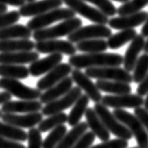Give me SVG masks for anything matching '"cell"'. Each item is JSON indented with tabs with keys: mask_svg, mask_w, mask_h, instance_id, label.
I'll use <instances>...</instances> for the list:
<instances>
[{
	"mask_svg": "<svg viewBox=\"0 0 148 148\" xmlns=\"http://www.w3.org/2000/svg\"><path fill=\"white\" fill-rule=\"evenodd\" d=\"M34 41L29 38H16V40H0V53L11 52H30L35 49Z\"/></svg>",
	"mask_w": 148,
	"mask_h": 148,
	"instance_id": "24",
	"label": "cell"
},
{
	"mask_svg": "<svg viewBox=\"0 0 148 148\" xmlns=\"http://www.w3.org/2000/svg\"><path fill=\"white\" fill-rule=\"evenodd\" d=\"M30 75L28 68L23 65L0 64V76L1 78L22 80L26 79Z\"/></svg>",
	"mask_w": 148,
	"mask_h": 148,
	"instance_id": "29",
	"label": "cell"
},
{
	"mask_svg": "<svg viewBox=\"0 0 148 148\" xmlns=\"http://www.w3.org/2000/svg\"><path fill=\"white\" fill-rule=\"evenodd\" d=\"M32 31L24 25H11L0 28V40L29 38L32 37Z\"/></svg>",
	"mask_w": 148,
	"mask_h": 148,
	"instance_id": "25",
	"label": "cell"
},
{
	"mask_svg": "<svg viewBox=\"0 0 148 148\" xmlns=\"http://www.w3.org/2000/svg\"><path fill=\"white\" fill-rule=\"evenodd\" d=\"M67 127L65 125L58 126L50 132L42 142V148H56L58 143L67 133Z\"/></svg>",
	"mask_w": 148,
	"mask_h": 148,
	"instance_id": "34",
	"label": "cell"
},
{
	"mask_svg": "<svg viewBox=\"0 0 148 148\" xmlns=\"http://www.w3.org/2000/svg\"><path fill=\"white\" fill-rule=\"evenodd\" d=\"M147 148H148V147H147Z\"/></svg>",
	"mask_w": 148,
	"mask_h": 148,
	"instance_id": "55",
	"label": "cell"
},
{
	"mask_svg": "<svg viewBox=\"0 0 148 148\" xmlns=\"http://www.w3.org/2000/svg\"><path fill=\"white\" fill-rule=\"evenodd\" d=\"M62 60H63V56L61 53H52L44 58L38 59L29 66L28 69L30 75L33 77H38L48 73L57 65H59Z\"/></svg>",
	"mask_w": 148,
	"mask_h": 148,
	"instance_id": "18",
	"label": "cell"
},
{
	"mask_svg": "<svg viewBox=\"0 0 148 148\" xmlns=\"http://www.w3.org/2000/svg\"><path fill=\"white\" fill-rule=\"evenodd\" d=\"M130 148H140V147H138V146H137V147H130Z\"/></svg>",
	"mask_w": 148,
	"mask_h": 148,
	"instance_id": "54",
	"label": "cell"
},
{
	"mask_svg": "<svg viewBox=\"0 0 148 148\" xmlns=\"http://www.w3.org/2000/svg\"><path fill=\"white\" fill-rule=\"evenodd\" d=\"M127 146L128 141L118 138L108 140L106 142H102V143L96 145L94 146H90L89 148H127Z\"/></svg>",
	"mask_w": 148,
	"mask_h": 148,
	"instance_id": "40",
	"label": "cell"
},
{
	"mask_svg": "<svg viewBox=\"0 0 148 148\" xmlns=\"http://www.w3.org/2000/svg\"><path fill=\"white\" fill-rule=\"evenodd\" d=\"M72 71V67L68 63H60L52 71L46 73L44 77L37 83V88L38 90H47L53 85L61 82L66 77H68Z\"/></svg>",
	"mask_w": 148,
	"mask_h": 148,
	"instance_id": "13",
	"label": "cell"
},
{
	"mask_svg": "<svg viewBox=\"0 0 148 148\" xmlns=\"http://www.w3.org/2000/svg\"><path fill=\"white\" fill-rule=\"evenodd\" d=\"M148 5V0H130L117 9V13L119 16L133 14L141 11L145 6Z\"/></svg>",
	"mask_w": 148,
	"mask_h": 148,
	"instance_id": "35",
	"label": "cell"
},
{
	"mask_svg": "<svg viewBox=\"0 0 148 148\" xmlns=\"http://www.w3.org/2000/svg\"><path fill=\"white\" fill-rule=\"evenodd\" d=\"M76 48L77 51L86 53H103L108 49V43L104 38H95L78 42Z\"/></svg>",
	"mask_w": 148,
	"mask_h": 148,
	"instance_id": "31",
	"label": "cell"
},
{
	"mask_svg": "<svg viewBox=\"0 0 148 148\" xmlns=\"http://www.w3.org/2000/svg\"><path fill=\"white\" fill-rule=\"evenodd\" d=\"M2 121L20 128H32L43 120L42 112H30L24 115L15 114H2Z\"/></svg>",
	"mask_w": 148,
	"mask_h": 148,
	"instance_id": "16",
	"label": "cell"
},
{
	"mask_svg": "<svg viewBox=\"0 0 148 148\" xmlns=\"http://www.w3.org/2000/svg\"><path fill=\"white\" fill-rule=\"evenodd\" d=\"M112 114L115 116L118 121L124 124L130 130L138 143V147H148V132L137 116L133 115L126 110H123V109H115L112 112Z\"/></svg>",
	"mask_w": 148,
	"mask_h": 148,
	"instance_id": "3",
	"label": "cell"
},
{
	"mask_svg": "<svg viewBox=\"0 0 148 148\" xmlns=\"http://www.w3.org/2000/svg\"><path fill=\"white\" fill-rule=\"evenodd\" d=\"M146 99H145V103H143V106H145V108L146 109V110H148V94L146 95Z\"/></svg>",
	"mask_w": 148,
	"mask_h": 148,
	"instance_id": "50",
	"label": "cell"
},
{
	"mask_svg": "<svg viewBox=\"0 0 148 148\" xmlns=\"http://www.w3.org/2000/svg\"><path fill=\"white\" fill-rule=\"evenodd\" d=\"M66 122H68V115L65 112H58L43 119L38 126L40 132H48L58 126L64 125Z\"/></svg>",
	"mask_w": 148,
	"mask_h": 148,
	"instance_id": "33",
	"label": "cell"
},
{
	"mask_svg": "<svg viewBox=\"0 0 148 148\" xmlns=\"http://www.w3.org/2000/svg\"><path fill=\"white\" fill-rule=\"evenodd\" d=\"M84 1L94 4L97 9L99 10L108 17H112L115 14H117V9L110 0H84Z\"/></svg>",
	"mask_w": 148,
	"mask_h": 148,
	"instance_id": "37",
	"label": "cell"
},
{
	"mask_svg": "<svg viewBox=\"0 0 148 148\" xmlns=\"http://www.w3.org/2000/svg\"><path fill=\"white\" fill-rule=\"evenodd\" d=\"M148 74V53H143L139 57V59L136 63L133 74H132V79L133 83L140 84Z\"/></svg>",
	"mask_w": 148,
	"mask_h": 148,
	"instance_id": "36",
	"label": "cell"
},
{
	"mask_svg": "<svg viewBox=\"0 0 148 148\" xmlns=\"http://www.w3.org/2000/svg\"><path fill=\"white\" fill-rule=\"evenodd\" d=\"M85 118H86V123L88 125V127L90 128L91 131L94 133L97 137L102 142H106L111 138V133L106 127L104 126L103 122L97 114L94 108H87L85 112Z\"/></svg>",
	"mask_w": 148,
	"mask_h": 148,
	"instance_id": "23",
	"label": "cell"
},
{
	"mask_svg": "<svg viewBox=\"0 0 148 148\" xmlns=\"http://www.w3.org/2000/svg\"><path fill=\"white\" fill-rule=\"evenodd\" d=\"M112 36V30L104 25H91L83 26L68 36V40L71 43L95 38H108Z\"/></svg>",
	"mask_w": 148,
	"mask_h": 148,
	"instance_id": "8",
	"label": "cell"
},
{
	"mask_svg": "<svg viewBox=\"0 0 148 148\" xmlns=\"http://www.w3.org/2000/svg\"><path fill=\"white\" fill-rule=\"evenodd\" d=\"M0 148H26V147L19 142L0 136Z\"/></svg>",
	"mask_w": 148,
	"mask_h": 148,
	"instance_id": "43",
	"label": "cell"
},
{
	"mask_svg": "<svg viewBox=\"0 0 148 148\" xmlns=\"http://www.w3.org/2000/svg\"><path fill=\"white\" fill-rule=\"evenodd\" d=\"M34 1H36V0H26V2H28V3H30V2H34Z\"/></svg>",
	"mask_w": 148,
	"mask_h": 148,
	"instance_id": "52",
	"label": "cell"
},
{
	"mask_svg": "<svg viewBox=\"0 0 148 148\" xmlns=\"http://www.w3.org/2000/svg\"><path fill=\"white\" fill-rule=\"evenodd\" d=\"M0 136L16 142L27 141V132L5 122H0Z\"/></svg>",
	"mask_w": 148,
	"mask_h": 148,
	"instance_id": "32",
	"label": "cell"
},
{
	"mask_svg": "<svg viewBox=\"0 0 148 148\" xmlns=\"http://www.w3.org/2000/svg\"><path fill=\"white\" fill-rule=\"evenodd\" d=\"M36 52L38 53H61L67 56L76 54L77 48L73 43L69 40H48L37 41L35 45Z\"/></svg>",
	"mask_w": 148,
	"mask_h": 148,
	"instance_id": "12",
	"label": "cell"
},
{
	"mask_svg": "<svg viewBox=\"0 0 148 148\" xmlns=\"http://www.w3.org/2000/svg\"><path fill=\"white\" fill-rule=\"evenodd\" d=\"M11 96L9 92L4 91V92H0V105H3L4 103L8 102L11 99Z\"/></svg>",
	"mask_w": 148,
	"mask_h": 148,
	"instance_id": "46",
	"label": "cell"
},
{
	"mask_svg": "<svg viewBox=\"0 0 148 148\" xmlns=\"http://www.w3.org/2000/svg\"><path fill=\"white\" fill-rule=\"evenodd\" d=\"M116 2H120V3H126L127 1H130V0H114Z\"/></svg>",
	"mask_w": 148,
	"mask_h": 148,
	"instance_id": "51",
	"label": "cell"
},
{
	"mask_svg": "<svg viewBox=\"0 0 148 148\" xmlns=\"http://www.w3.org/2000/svg\"><path fill=\"white\" fill-rule=\"evenodd\" d=\"M90 99L86 95H82L74 103L71 112L68 115V123L69 126L74 127L81 122L82 117L85 114Z\"/></svg>",
	"mask_w": 148,
	"mask_h": 148,
	"instance_id": "28",
	"label": "cell"
},
{
	"mask_svg": "<svg viewBox=\"0 0 148 148\" xmlns=\"http://www.w3.org/2000/svg\"><path fill=\"white\" fill-rule=\"evenodd\" d=\"M145 44V37L142 36V35H137L134 40L131 41L128 48L127 49L126 53H125L123 65L124 69L128 72L133 71L135 65L139 59V54L143 50Z\"/></svg>",
	"mask_w": 148,
	"mask_h": 148,
	"instance_id": "20",
	"label": "cell"
},
{
	"mask_svg": "<svg viewBox=\"0 0 148 148\" xmlns=\"http://www.w3.org/2000/svg\"><path fill=\"white\" fill-rule=\"evenodd\" d=\"M73 80L71 77H66L61 82H59L56 85H53L51 88L45 90L44 93H42L40 101L42 104H48L52 101L58 99L61 97H63L72 88Z\"/></svg>",
	"mask_w": 148,
	"mask_h": 148,
	"instance_id": "21",
	"label": "cell"
},
{
	"mask_svg": "<svg viewBox=\"0 0 148 148\" xmlns=\"http://www.w3.org/2000/svg\"><path fill=\"white\" fill-rule=\"evenodd\" d=\"M94 110L97 112V114L99 115V117L101 119V121L103 122L104 126L110 131V133L114 134L120 139L127 140V141L133 137L130 130L124 124L118 121L115 116L108 110V108L104 106L101 102L95 103Z\"/></svg>",
	"mask_w": 148,
	"mask_h": 148,
	"instance_id": "4",
	"label": "cell"
},
{
	"mask_svg": "<svg viewBox=\"0 0 148 148\" xmlns=\"http://www.w3.org/2000/svg\"><path fill=\"white\" fill-rule=\"evenodd\" d=\"M2 116V112H1V110H0V117Z\"/></svg>",
	"mask_w": 148,
	"mask_h": 148,
	"instance_id": "53",
	"label": "cell"
},
{
	"mask_svg": "<svg viewBox=\"0 0 148 148\" xmlns=\"http://www.w3.org/2000/svg\"><path fill=\"white\" fill-rule=\"evenodd\" d=\"M147 94H148V74L143 78V80L139 84L137 87V95L143 97Z\"/></svg>",
	"mask_w": 148,
	"mask_h": 148,
	"instance_id": "44",
	"label": "cell"
},
{
	"mask_svg": "<svg viewBox=\"0 0 148 148\" xmlns=\"http://www.w3.org/2000/svg\"><path fill=\"white\" fill-rule=\"evenodd\" d=\"M25 2L26 0H0V4L13 7H22L25 5Z\"/></svg>",
	"mask_w": 148,
	"mask_h": 148,
	"instance_id": "45",
	"label": "cell"
},
{
	"mask_svg": "<svg viewBox=\"0 0 148 148\" xmlns=\"http://www.w3.org/2000/svg\"><path fill=\"white\" fill-rule=\"evenodd\" d=\"M0 88L9 92L11 96L23 100H37L40 98L41 91L38 88H31L16 79L1 78Z\"/></svg>",
	"mask_w": 148,
	"mask_h": 148,
	"instance_id": "7",
	"label": "cell"
},
{
	"mask_svg": "<svg viewBox=\"0 0 148 148\" xmlns=\"http://www.w3.org/2000/svg\"><path fill=\"white\" fill-rule=\"evenodd\" d=\"M71 78L74 83L77 84V86L84 90L85 92V95L91 100L94 101L95 103L101 102L102 95H101L99 89L86 74L81 71V69H74L71 71Z\"/></svg>",
	"mask_w": 148,
	"mask_h": 148,
	"instance_id": "15",
	"label": "cell"
},
{
	"mask_svg": "<svg viewBox=\"0 0 148 148\" xmlns=\"http://www.w3.org/2000/svg\"><path fill=\"white\" fill-rule=\"evenodd\" d=\"M88 130V125L86 122H80L72 128L61 140L56 148H72L82 136H83Z\"/></svg>",
	"mask_w": 148,
	"mask_h": 148,
	"instance_id": "26",
	"label": "cell"
},
{
	"mask_svg": "<svg viewBox=\"0 0 148 148\" xmlns=\"http://www.w3.org/2000/svg\"><path fill=\"white\" fill-rule=\"evenodd\" d=\"M134 115L137 116L138 119L143 124V126L145 127L146 131L148 132V110L143 107H138L134 110Z\"/></svg>",
	"mask_w": 148,
	"mask_h": 148,
	"instance_id": "42",
	"label": "cell"
},
{
	"mask_svg": "<svg viewBox=\"0 0 148 148\" xmlns=\"http://www.w3.org/2000/svg\"><path fill=\"white\" fill-rule=\"evenodd\" d=\"M75 12L69 8H57L43 13L38 16L33 17L27 23V27L31 31H37L46 28L48 25L58 21H65L75 17Z\"/></svg>",
	"mask_w": 148,
	"mask_h": 148,
	"instance_id": "5",
	"label": "cell"
},
{
	"mask_svg": "<svg viewBox=\"0 0 148 148\" xmlns=\"http://www.w3.org/2000/svg\"><path fill=\"white\" fill-rule=\"evenodd\" d=\"M7 10H8L7 5H4V4H0V14L6 13Z\"/></svg>",
	"mask_w": 148,
	"mask_h": 148,
	"instance_id": "48",
	"label": "cell"
},
{
	"mask_svg": "<svg viewBox=\"0 0 148 148\" xmlns=\"http://www.w3.org/2000/svg\"><path fill=\"white\" fill-rule=\"evenodd\" d=\"M148 16L146 11H139L133 14L126 15V16L114 17L109 20L108 25L111 28L116 30H126L132 29L136 26L145 24Z\"/></svg>",
	"mask_w": 148,
	"mask_h": 148,
	"instance_id": "17",
	"label": "cell"
},
{
	"mask_svg": "<svg viewBox=\"0 0 148 148\" xmlns=\"http://www.w3.org/2000/svg\"><path fill=\"white\" fill-rule=\"evenodd\" d=\"M104 106L114 109H136L142 107L145 103V99L137 94H123V95H106L101 100Z\"/></svg>",
	"mask_w": 148,
	"mask_h": 148,
	"instance_id": "11",
	"label": "cell"
},
{
	"mask_svg": "<svg viewBox=\"0 0 148 148\" xmlns=\"http://www.w3.org/2000/svg\"><path fill=\"white\" fill-rule=\"evenodd\" d=\"M27 142H28V146L26 148H42L43 140L41 132L38 128H29V131L27 132Z\"/></svg>",
	"mask_w": 148,
	"mask_h": 148,
	"instance_id": "38",
	"label": "cell"
},
{
	"mask_svg": "<svg viewBox=\"0 0 148 148\" xmlns=\"http://www.w3.org/2000/svg\"><path fill=\"white\" fill-rule=\"evenodd\" d=\"M141 35L145 37V38H148V16H147L146 21L145 22V24H143V25L142 27Z\"/></svg>",
	"mask_w": 148,
	"mask_h": 148,
	"instance_id": "47",
	"label": "cell"
},
{
	"mask_svg": "<svg viewBox=\"0 0 148 148\" xmlns=\"http://www.w3.org/2000/svg\"><path fill=\"white\" fill-rule=\"evenodd\" d=\"M82 95H83L82 94V89L79 86L72 87L63 97L46 104L41 110L42 114L45 116H50L58 114V112H63V111L73 106L74 103L76 102Z\"/></svg>",
	"mask_w": 148,
	"mask_h": 148,
	"instance_id": "10",
	"label": "cell"
},
{
	"mask_svg": "<svg viewBox=\"0 0 148 148\" xmlns=\"http://www.w3.org/2000/svg\"><path fill=\"white\" fill-rule=\"evenodd\" d=\"M42 103L38 100H17L8 101L0 109L2 114H16V112H37L42 110Z\"/></svg>",
	"mask_w": 148,
	"mask_h": 148,
	"instance_id": "19",
	"label": "cell"
},
{
	"mask_svg": "<svg viewBox=\"0 0 148 148\" xmlns=\"http://www.w3.org/2000/svg\"><path fill=\"white\" fill-rule=\"evenodd\" d=\"M63 0H40L26 3L20 7L19 13L23 17H36L48 11L60 8Z\"/></svg>",
	"mask_w": 148,
	"mask_h": 148,
	"instance_id": "14",
	"label": "cell"
},
{
	"mask_svg": "<svg viewBox=\"0 0 148 148\" xmlns=\"http://www.w3.org/2000/svg\"><path fill=\"white\" fill-rule=\"evenodd\" d=\"M96 139V135L92 131H86L82 137L78 140L77 143L72 148H89Z\"/></svg>",
	"mask_w": 148,
	"mask_h": 148,
	"instance_id": "41",
	"label": "cell"
},
{
	"mask_svg": "<svg viewBox=\"0 0 148 148\" xmlns=\"http://www.w3.org/2000/svg\"><path fill=\"white\" fill-rule=\"evenodd\" d=\"M137 35V31L134 28L122 30L114 35H112L107 40L108 48H111L112 50L121 48L122 46H124L127 42L133 40Z\"/></svg>",
	"mask_w": 148,
	"mask_h": 148,
	"instance_id": "30",
	"label": "cell"
},
{
	"mask_svg": "<svg viewBox=\"0 0 148 148\" xmlns=\"http://www.w3.org/2000/svg\"><path fill=\"white\" fill-rule=\"evenodd\" d=\"M96 85L99 89V91H103L105 93H110V94H112V95L130 94L132 90L130 84L123 83V82L98 80L96 83Z\"/></svg>",
	"mask_w": 148,
	"mask_h": 148,
	"instance_id": "27",
	"label": "cell"
},
{
	"mask_svg": "<svg viewBox=\"0 0 148 148\" xmlns=\"http://www.w3.org/2000/svg\"><path fill=\"white\" fill-rule=\"evenodd\" d=\"M40 59V53L38 52H11L0 53V64L25 65L31 64Z\"/></svg>",
	"mask_w": 148,
	"mask_h": 148,
	"instance_id": "22",
	"label": "cell"
},
{
	"mask_svg": "<svg viewBox=\"0 0 148 148\" xmlns=\"http://www.w3.org/2000/svg\"><path fill=\"white\" fill-rule=\"evenodd\" d=\"M89 78L97 80L116 81L130 84L133 82L132 74L125 69L120 67H101V68H88L84 72Z\"/></svg>",
	"mask_w": 148,
	"mask_h": 148,
	"instance_id": "6",
	"label": "cell"
},
{
	"mask_svg": "<svg viewBox=\"0 0 148 148\" xmlns=\"http://www.w3.org/2000/svg\"><path fill=\"white\" fill-rule=\"evenodd\" d=\"M82 25H83V21L80 18L73 17L65 20L53 27H46L43 29L34 31L32 37L36 41L56 40L57 38L69 36V34L82 27Z\"/></svg>",
	"mask_w": 148,
	"mask_h": 148,
	"instance_id": "2",
	"label": "cell"
},
{
	"mask_svg": "<svg viewBox=\"0 0 148 148\" xmlns=\"http://www.w3.org/2000/svg\"><path fill=\"white\" fill-rule=\"evenodd\" d=\"M143 51H145V53H148V38H147V40L145 41V47H143Z\"/></svg>",
	"mask_w": 148,
	"mask_h": 148,
	"instance_id": "49",
	"label": "cell"
},
{
	"mask_svg": "<svg viewBox=\"0 0 148 148\" xmlns=\"http://www.w3.org/2000/svg\"><path fill=\"white\" fill-rule=\"evenodd\" d=\"M69 9L75 13H78L84 18L95 23L96 25H106L109 22V18L99 10L87 5L84 0H63Z\"/></svg>",
	"mask_w": 148,
	"mask_h": 148,
	"instance_id": "9",
	"label": "cell"
},
{
	"mask_svg": "<svg viewBox=\"0 0 148 148\" xmlns=\"http://www.w3.org/2000/svg\"><path fill=\"white\" fill-rule=\"evenodd\" d=\"M21 15L17 10H12L10 12L0 14V28L14 25L15 23L20 21Z\"/></svg>",
	"mask_w": 148,
	"mask_h": 148,
	"instance_id": "39",
	"label": "cell"
},
{
	"mask_svg": "<svg viewBox=\"0 0 148 148\" xmlns=\"http://www.w3.org/2000/svg\"><path fill=\"white\" fill-rule=\"evenodd\" d=\"M123 60L124 57L119 53H95L74 54L69 58V64L78 69L101 67H120L123 64Z\"/></svg>",
	"mask_w": 148,
	"mask_h": 148,
	"instance_id": "1",
	"label": "cell"
}]
</instances>
